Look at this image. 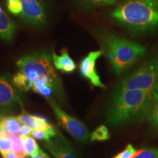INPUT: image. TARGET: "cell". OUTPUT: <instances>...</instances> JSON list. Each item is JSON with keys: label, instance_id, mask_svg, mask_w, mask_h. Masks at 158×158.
<instances>
[{"label": "cell", "instance_id": "cell-26", "mask_svg": "<svg viewBox=\"0 0 158 158\" xmlns=\"http://www.w3.org/2000/svg\"><path fill=\"white\" fill-rule=\"evenodd\" d=\"M31 158H51V157H49L46 153L44 152L42 149H41L40 152L38 154H37L36 155L33 156V157H31Z\"/></svg>", "mask_w": 158, "mask_h": 158}, {"label": "cell", "instance_id": "cell-14", "mask_svg": "<svg viewBox=\"0 0 158 158\" xmlns=\"http://www.w3.org/2000/svg\"><path fill=\"white\" fill-rule=\"evenodd\" d=\"M23 147L24 150L25 157H33L40 152L39 145L35 139L31 136L22 137Z\"/></svg>", "mask_w": 158, "mask_h": 158}, {"label": "cell", "instance_id": "cell-19", "mask_svg": "<svg viewBox=\"0 0 158 158\" xmlns=\"http://www.w3.org/2000/svg\"><path fill=\"white\" fill-rule=\"evenodd\" d=\"M132 158H158L157 149H143L136 151Z\"/></svg>", "mask_w": 158, "mask_h": 158}, {"label": "cell", "instance_id": "cell-24", "mask_svg": "<svg viewBox=\"0 0 158 158\" xmlns=\"http://www.w3.org/2000/svg\"><path fill=\"white\" fill-rule=\"evenodd\" d=\"M33 130L31 129V127H29L27 124L21 123V129H20V133L19 135H21V137H26V136H31V133H32Z\"/></svg>", "mask_w": 158, "mask_h": 158}, {"label": "cell", "instance_id": "cell-25", "mask_svg": "<svg viewBox=\"0 0 158 158\" xmlns=\"http://www.w3.org/2000/svg\"><path fill=\"white\" fill-rule=\"evenodd\" d=\"M88 2L96 4V5H112L114 4L117 0H85Z\"/></svg>", "mask_w": 158, "mask_h": 158}, {"label": "cell", "instance_id": "cell-11", "mask_svg": "<svg viewBox=\"0 0 158 158\" xmlns=\"http://www.w3.org/2000/svg\"><path fill=\"white\" fill-rule=\"evenodd\" d=\"M52 58L55 68L57 70L65 73H71L76 70V63L69 56L66 49H63L61 55H56L55 53H53Z\"/></svg>", "mask_w": 158, "mask_h": 158}, {"label": "cell", "instance_id": "cell-7", "mask_svg": "<svg viewBox=\"0 0 158 158\" xmlns=\"http://www.w3.org/2000/svg\"><path fill=\"white\" fill-rule=\"evenodd\" d=\"M19 104H22L21 90L13 84L10 77L0 75V114L8 111Z\"/></svg>", "mask_w": 158, "mask_h": 158}, {"label": "cell", "instance_id": "cell-1", "mask_svg": "<svg viewBox=\"0 0 158 158\" xmlns=\"http://www.w3.org/2000/svg\"><path fill=\"white\" fill-rule=\"evenodd\" d=\"M13 82L21 91H33L47 99L64 98L62 83L51 62V56L38 53L21 57Z\"/></svg>", "mask_w": 158, "mask_h": 158}, {"label": "cell", "instance_id": "cell-18", "mask_svg": "<svg viewBox=\"0 0 158 158\" xmlns=\"http://www.w3.org/2000/svg\"><path fill=\"white\" fill-rule=\"evenodd\" d=\"M12 143V150L19 156L25 157L24 150L23 147V140L21 135H16L10 136Z\"/></svg>", "mask_w": 158, "mask_h": 158}, {"label": "cell", "instance_id": "cell-12", "mask_svg": "<svg viewBox=\"0 0 158 158\" xmlns=\"http://www.w3.org/2000/svg\"><path fill=\"white\" fill-rule=\"evenodd\" d=\"M16 31V25L0 7V38L10 40Z\"/></svg>", "mask_w": 158, "mask_h": 158}, {"label": "cell", "instance_id": "cell-16", "mask_svg": "<svg viewBox=\"0 0 158 158\" xmlns=\"http://www.w3.org/2000/svg\"><path fill=\"white\" fill-rule=\"evenodd\" d=\"M59 130H57L56 127H53L52 129L45 130V129H39L34 131L33 130L31 133V136L33 138H35L36 139L42 140V141H48L53 136H54L58 133Z\"/></svg>", "mask_w": 158, "mask_h": 158}, {"label": "cell", "instance_id": "cell-2", "mask_svg": "<svg viewBox=\"0 0 158 158\" xmlns=\"http://www.w3.org/2000/svg\"><path fill=\"white\" fill-rule=\"evenodd\" d=\"M158 100V93L139 89L115 90L107 110L109 123L117 125L143 118Z\"/></svg>", "mask_w": 158, "mask_h": 158}, {"label": "cell", "instance_id": "cell-3", "mask_svg": "<svg viewBox=\"0 0 158 158\" xmlns=\"http://www.w3.org/2000/svg\"><path fill=\"white\" fill-rule=\"evenodd\" d=\"M112 15L132 28L141 30L152 28L158 25V0H126Z\"/></svg>", "mask_w": 158, "mask_h": 158}, {"label": "cell", "instance_id": "cell-20", "mask_svg": "<svg viewBox=\"0 0 158 158\" xmlns=\"http://www.w3.org/2000/svg\"><path fill=\"white\" fill-rule=\"evenodd\" d=\"M12 150V143L10 136L5 138H0V154L5 157Z\"/></svg>", "mask_w": 158, "mask_h": 158}, {"label": "cell", "instance_id": "cell-13", "mask_svg": "<svg viewBox=\"0 0 158 158\" xmlns=\"http://www.w3.org/2000/svg\"><path fill=\"white\" fill-rule=\"evenodd\" d=\"M0 121L3 124L6 132L10 136L19 135L21 123L17 116H6L0 114Z\"/></svg>", "mask_w": 158, "mask_h": 158}, {"label": "cell", "instance_id": "cell-9", "mask_svg": "<svg viewBox=\"0 0 158 158\" xmlns=\"http://www.w3.org/2000/svg\"><path fill=\"white\" fill-rule=\"evenodd\" d=\"M54 158H80L74 148L59 131L43 143Z\"/></svg>", "mask_w": 158, "mask_h": 158}, {"label": "cell", "instance_id": "cell-21", "mask_svg": "<svg viewBox=\"0 0 158 158\" xmlns=\"http://www.w3.org/2000/svg\"><path fill=\"white\" fill-rule=\"evenodd\" d=\"M7 9L11 13L14 15H21V5L20 0H7Z\"/></svg>", "mask_w": 158, "mask_h": 158}, {"label": "cell", "instance_id": "cell-6", "mask_svg": "<svg viewBox=\"0 0 158 158\" xmlns=\"http://www.w3.org/2000/svg\"><path fill=\"white\" fill-rule=\"evenodd\" d=\"M48 101L52 107L54 114L63 128L79 142H81V143L87 142L89 138L91 135L89 131L86 127V126L78 119L73 117L64 112L55 102L54 99H49Z\"/></svg>", "mask_w": 158, "mask_h": 158}, {"label": "cell", "instance_id": "cell-5", "mask_svg": "<svg viewBox=\"0 0 158 158\" xmlns=\"http://www.w3.org/2000/svg\"><path fill=\"white\" fill-rule=\"evenodd\" d=\"M139 89L158 93V58L147 61L120 83L116 90Z\"/></svg>", "mask_w": 158, "mask_h": 158}, {"label": "cell", "instance_id": "cell-15", "mask_svg": "<svg viewBox=\"0 0 158 158\" xmlns=\"http://www.w3.org/2000/svg\"><path fill=\"white\" fill-rule=\"evenodd\" d=\"M17 118L21 123L28 125L34 131L40 129V127L38 122H37L36 116L31 115V114L27 113V111H25L24 110H22L21 114L18 116Z\"/></svg>", "mask_w": 158, "mask_h": 158}, {"label": "cell", "instance_id": "cell-23", "mask_svg": "<svg viewBox=\"0 0 158 158\" xmlns=\"http://www.w3.org/2000/svg\"><path fill=\"white\" fill-rule=\"evenodd\" d=\"M151 116H150V120L153 125L158 127V100L154 106L151 111Z\"/></svg>", "mask_w": 158, "mask_h": 158}, {"label": "cell", "instance_id": "cell-4", "mask_svg": "<svg viewBox=\"0 0 158 158\" xmlns=\"http://www.w3.org/2000/svg\"><path fill=\"white\" fill-rule=\"evenodd\" d=\"M104 46L108 60L117 75L128 70L146 53L143 45L113 35L105 37Z\"/></svg>", "mask_w": 158, "mask_h": 158}, {"label": "cell", "instance_id": "cell-28", "mask_svg": "<svg viewBox=\"0 0 158 158\" xmlns=\"http://www.w3.org/2000/svg\"><path fill=\"white\" fill-rule=\"evenodd\" d=\"M25 157H23V156H19V158H24Z\"/></svg>", "mask_w": 158, "mask_h": 158}, {"label": "cell", "instance_id": "cell-8", "mask_svg": "<svg viewBox=\"0 0 158 158\" xmlns=\"http://www.w3.org/2000/svg\"><path fill=\"white\" fill-rule=\"evenodd\" d=\"M21 5V17L25 22L34 26L45 22L46 14L43 0H20Z\"/></svg>", "mask_w": 158, "mask_h": 158}, {"label": "cell", "instance_id": "cell-17", "mask_svg": "<svg viewBox=\"0 0 158 158\" xmlns=\"http://www.w3.org/2000/svg\"><path fill=\"white\" fill-rule=\"evenodd\" d=\"M110 138V134L108 128L104 125L98 127L91 135V141H106Z\"/></svg>", "mask_w": 158, "mask_h": 158}, {"label": "cell", "instance_id": "cell-22", "mask_svg": "<svg viewBox=\"0 0 158 158\" xmlns=\"http://www.w3.org/2000/svg\"><path fill=\"white\" fill-rule=\"evenodd\" d=\"M136 152V150L131 144H128L123 151L118 153L117 155L113 158H132L134 154Z\"/></svg>", "mask_w": 158, "mask_h": 158}, {"label": "cell", "instance_id": "cell-27", "mask_svg": "<svg viewBox=\"0 0 158 158\" xmlns=\"http://www.w3.org/2000/svg\"><path fill=\"white\" fill-rule=\"evenodd\" d=\"M3 158H19V155L16 153L14 152L13 150H11L10 152H8Z\"/></svg>", "mask_w": 158, "mask_h": 158}, {"label": "cell", "instance_id": "cell-10", "mask_svg": "<svg viewBox=\"0 0 158 158\" xmlns=\"http://www.w3.org/2000/svg\"><path fill=\"white\" fill-rule=\"evenodd\" d=\"M102 51H92L83 59L79 66L81 73L85 78L89 80L94 86L102 89L106 88V86L100 81V76L97 73L95 70V63L97 59L101 56Z\"/></svg>", "mask_w": 158, "mask_h": 158}]
</instances>
